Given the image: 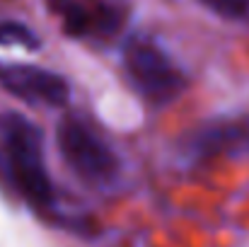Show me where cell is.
Wrapping results in <instances>:
<instances>
[{"mask_svg":"<svg viewBox=\"0 0 249 247\" xmlns=\"http://www.w3.org/2000/svg\"><path fill=\"white\" fill-rule=\"evenodd\" d=\"M0 143L5 151V165L17 191L36 209L53 204V187L44 163L41 129L17 112L0 114Z\"/></svg>","mask_w":249,"mask_h":247,"instance_id":"6da1fadb","label":"cell"},{"mask_svg":"<svg viewBox=\"0 0 249 247\" xmlns=\"http://www.w3.org/2000/svg\"><path fill=\"white\" fill-rule=\"evenodd\" d=\"M66 165L87 184H107L119 172V158L109 143L80 116H63L56 129Z\"/></svg>","mask_w":249,"mask_h":247,"instance_id":"7a4b0ae2","label":"cell"},{"mask_svg":"<svg viewBox=\"0 0 249 247\" xmlns=\"http://www.w3.org/2000/svg\"><path fill=\"white\" fill-rule=\"evenodd\" d=\"M124 66L133 87L153 104L172 102L186 85L184 73L165 51L143 37H136L124 49Z\"/></svg>","mask_w":249,"mask_h":247,"instance_id":"3957f363","label":"cell"},{"mask_svg":"<svg viewBox=\"0 0 249 247\" xmlns=\"http://www.w3.org/2000/svg\"><path fill=\"white\" fill-rule=\"evenodd\" d=\"M71 37H114L128 17L126 0H51Z\"/></svg>","mask_w":249,"mask_h":247,"instance_id":"277c9868","label":"cell"},{"mask_svg":"<svg viewBox=\"0 0 249 247\" xmlns=\"http://www.w3.org/2000/svg\"><path fill=\"white\" fill-rule=\"evenodd\" d=\"M0 85L27 104L63 107L71 97L63 76L29 63H0Z\"/></svg>","mask_w":249,"mask_h":247,"instance_id":"5b68a950","label":"cell"},{"mask_svg":"<svg viewBox=\"0 0 249 247\" xmlns=\"http://www.w3.org/2000/svg\"><path fill=\"white\" fill-rule=\"evenodd\" d=\"M0 46H22V49L36 51L41 41L27 24L15 22V19H0Z\"/></svg>","mask_w":249,"mask_h":247,"instance_id":"8992f818","label":"cell"},{"mask_svg":"<svg viewBox=\"0 0 249 247\" xmlns=\"http://www.w3.org/2000/svg\"><path fill=\"white\" fill-rule=\"evenodd\" d=\"M237 138H240V126H213V129L198 133V143L194 141V148H198V153L211 155V153H218V148H223Z\"/></svg>","mask_w":249,"mask_h":247,"instance_id":"52a82bcc","label":"cell"},{"mask_svg":"<svg viewBox=\"0 0 249 247\" xmlns=\"http://www.w3.org/2000/svg\"><path fill=\"white\" fill-rule=\"evenodd\" d=\"M213 12H218L220 17H228V19H237V17H245L249 12V0H203Z\"/></svg>","mask_w":249,"mask_h":247,"instance_id":"ba28073f","label":"cell"}]
</instances>
